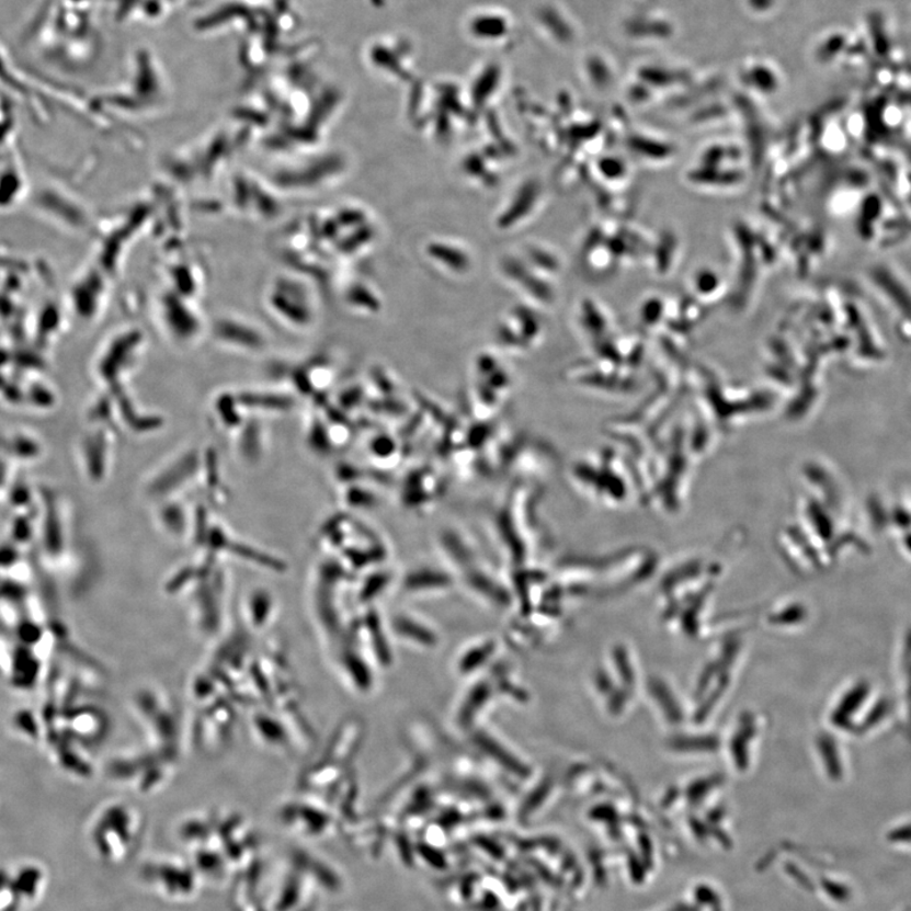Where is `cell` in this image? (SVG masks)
Here are the masks:
<instances>
[{
  "mask_svg": "<svg viewBox=\"0 0 911 911\" xmlns=\"http://www.w3.org/2000/svg\"><path fill=\"white\" fill-rule=\"evenodd\" d=\"M194 466V458H186L185 465H183V462L178 464L176 467L169 470L162 479L156 481L153 490L156 492H166L170 489L176 488L175 486L179 481H184L186 479L184 471L193 470Z\"/></svg>",
  "mask_w": 911,
  "mask_h": 911,
  "instance_id": "obj_1",
  "label": "cell"
}]
</instances>
